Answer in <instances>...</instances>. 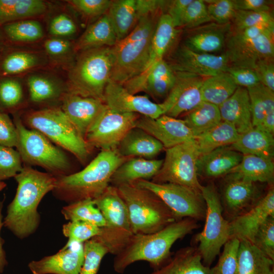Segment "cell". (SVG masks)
<instances>
[{
	"mask_svg": "<svg viewBox=\"0 0 274 274\" xmlns=\"http://www.w3.org/2000/svg\"><path fill=\"white\" fill-rule=\"evenodd\" d=\"M236 10L270 12L271 2L265 0H233Z\"/></svg>",
	"mask_w": 274,
	"mask_h": 274,
	"instance_id": "obj_61",
	"label": "cell"
},
{
	"mask_svg": "<svg viewBox=\"0 0 274 274\" xmlns=\"http://www.w3.org/2000/svg\"><path fill=\"white\" fill-rule=\"evenodd\" d=\"M228 174L255 183L272 184L274 163L271 159L254 155H243L240 163Z\"/></svg>",
	"mask_w": 274,
	"mask_h": 274,
	"instance_id": "obj_33",
	"label": "cell"
},
{
	"mask_svg": "<svg viewBox=\"0 0 274 274\" xmlns=\"http://www.w3.org/2000/svg\"><path fill=\"white\" fill-rule=\"evenodd\" d=\"M6 187V184L3 181H0V192Z\"/></svg>",
	"mask_w": 274,
	"mask_h": 274,
	"instance_id": "obj_64",
	"label": "cell"
},
{
	"mask_svg": "<svg viewBox=\"0 0 274 274\" xmlns=\"http://www.w3.org/2000/svg\"><path fill=\"white\" fill-rule=\"evenodd\" d=\"M247 89L250 98L252 125L257 127L266 114L274 112V91L261 83Z\"/></svg>",
	"mask_w": 274,
	"mask_h": 274,
	"instance_id": "obj_44",
	"label": "cell"
},
{
	"mask_svg": "<svg viewBox=\"0 0 274 274\" xmlns=\"http://www.w3.org/2000/svg\"><path fill=\"white\" fill-rule=\"evenodd\" d=\"M117 39L107 13L91 24L82 33L75 44V51L103 47L114 46Z\"/></svg>",
	"mask_w": 274,
	"mask_h": 274,
	"instance_id": "obj_30",
	"label": "cell"
},
{
	"mask_svg": "<svg viewBox=\"0 0 274 274\" xmlns=\"http://www.w3.org/2000/svg\"><path fill=\"white\" fill-rule=\"evenodd\" d=\"M260 83L274 91L273 59H264L258 61L254 69Z\"/></svg>",
	"mask_w": 274,
	"mask_h": 274,
	"instance_id": "obj_58",
	"label": "cell"
},
{
	"mask_svg": "<svg viewBox=\"0 0 274 274\" xmlns=\"http://www.w3.org/2000/svg\"><path fill=\"white\" fill-rule=\"evenodd\" d=\"M225 47L230 65L254 69L258 61L273 59L274 26L231 29Z\"/></svg>",
	"mask_w": 274,
	"mask_h": 274,
	"instance_id": "obj_9",
	"label": "cell"
},
{
	"mask_svg": "<svg viewBox=\"0 0 274 274\" xmlns=\"http://www.w3.org/2000/svg\"><path fill=\"white\" fill-rule=\"evenodd\" d=\"M104 102L109 109L120 113H136L153 119L164 114L161 103H155L146 96L131 94L123 85L111 80L105 88Z\"/></svg>",
	"mask_w": 274,
	"mask_h": 274,
	"instance_id": "obj_17",
	"label": "cell"
},
{
	"mask_svg": "<svg viewBox=\"0 0 274 274\" xmlns=\"http://www.w3.org/2000/svg\"><path fill=\"white\" fill-rule=\"evenodd\" d=\"M270 216L274 217L273 187L250 210L229 221V239L252 243L257 229Z\"/></svg>",
	"mask_w": 274,
	"mask_h": 274,
	"instance_id": "obj_22",
	"label": "cell"
},
{
	"mask_svg": "<svg viewBox=\"0 0 274 274\" xmlns=\"http://www.w3.org/2000/svg\"><path fill=\"white\" fill-rule=\"evenodd\" d=\"M231 29L230 23L219 24L211 22L190 29L183 45L196 52L213 54L225 47Z\"/></svg>",
	"mask_w": 274,
	"mask_h": 274,
	"instance_id": "obj_24",
	"label": "cell"
},
{
	"mask_svg": "<svg viewBox=\"0 0 274 274\" xmlns=\"http://www.w3.org/2000/svg\"><path fill=\"white\" fill-rule=\"evenodd\" d=\"M107 14L116 33L117 42L134 29L141 18L137 0L112 1Z\"/></svg>",
	"mask_w": 274,
	"mask_h": 274,
	"instance_id": "obj_32",
	"label": "cell"
},
{
	"mask_svg": "<svg viewBox=\"0 0 274 274\" xmlns=\"http://www.w3.org/2000/svg\"><path fill=\"white\" fill-rule=\"evenodd\" d=\"M163 148L162 144L156 139L135 126L126 133L116 150L124 157L152 159Z\"/></svg>",
	"mask_w": 274,
	"mask_h": 274,
	"instance_id": "obj_28",
	"label": "cell"
},
{
	"mask_svg": "<svg viewBox=\"0 0 274 274\" xmlns=\"http://www.w3.org/2000/svg\"><path fill=\"white\" fill-rule=\"evenodd\" d=\"M22 163L17 150L0 145V181L14 178L23 168Z\"/></svg>",
	"mask_w": 274,
	"mask_h": 274,
	"instance_id": "obj_50",
	"label": "cell"
},
{
	"mask_svg": "<svg viewBox=\"0 0 274 274\" xmlns=\"http://www.w3.org/2000/svg\"><path fill=\"white\" fill-rule=\"evenodd\" d=\"M149 274H211L196 247L188 246L177 251L161 267Z\"/></svg>",
	"mask_w": 274,
	"mask_h": 274,
	"instance_id": "obj_29",
	"label": "cell"
},
{
	"mask_svg": "<svg viewBox=\"0 0 274 274\" xmlns=\"http://www.w3.org/2000/svg\"><path fill=\"white\" fill-rule=\"evenodd\" d=\"M156 194L168 207L178 220L190 218L204 220L207 207L201 191L173 183H157L140 180L133 183Z\"/></svg>",
	"mask_w": 274,
	"mask_h": 274,
	"instance_id": "obj_13",
	"label": "cell"
},
{
	"mask_svg": "<svg viewBox=\"0 0 274 274\" xmlns=\"http://www.w3.org/2000/svg\"><path fill=\"white\" fill-rule=\"evenodd\" d=\"M239 133L230 123L221 121L208 131L194 138L199 156L217 148L233 144Z\"/></svg>",
	"mask_w": 274,
	"mask_h": 274,
	"instance_id": "obj_38",
	"label": "cell"
},
{
	"mask_svg": "<svg viewBox=\"0 0 274 274\" xmlns=\"http://www.w3.org/2000/svg\"><path fill=\"white\" fill-rule=\"evenodd\" d=\"M21 118L26 127L39 131L56 146L73 154L81 163H86L92 148L60 108L30 110Z\"/></svg>",
	"mask_w": 274,
	"mask_h": 274,
	"instance_id": "obj_5",
	"label": "cell"
},
{
	"mask_svg": "<svg viewBox=\"0 0 274 274\" xmlns=\"http://www.w3.org/2000/svg\"><path fill=\"white\" fill-rule=\"evenodd\" d=\"M113 65L112 47L81 52L69 72L67 92L104 102L105 90L111 80Z\"/></svg>",
	"mask_w": 274,
	"mask_h": 274,
	"instance_id": "obj_6",
	"label": "cell"
},
{
	"mask_svg": "<svg viewBox=\"0 0 274 274\" xmlns=\"http://www.w3.org/2000/svg\"><path fill=\"white\" fill-rule=\"evenodd\" d=\"M44 45L46 52L50 56L55 58L66 55L71 48L70 42L61 38H49L45 41Z\"/></svg>",
	"mask_w": 274,
	"mask_h": 274,
	"instance_id": "obj_59",
	"label": "cell"
},
{
	"mask_svg": "<svg viewBox=\"0 0 274 274\" xmlns=\"http://www.w3.org/2000/svg\"><path fill=\"white\" fill-rule=\"evenodd\" d=\"M176 77L170 65L162 59L123 86L130 93L144 91L154 99L165 98L174 86Z\"/></svg>",
	"mask_w": 274,
	"mask_h": 274,
	"instance_id": "obj_18",
	"label": "cell"
},
{
	"mask_svg": "<svg viewBox=\"0 0 274 274\" xmlns=\"http://www.w3.org/2000/svg\"><path fill=\"white\" fill-rule=\"evenodd\" d=\"M203 0H192L184 14L182 27L192 29L213 22Z\"/></svg>",
	"mask_w": 274,
	"mask_h": 274,
	"instance_id": "obj_52",
	"label": "cell"
},
{
	"mask_svg": "<svg viewBox=\"0 0 274 274\" xmlns=\"http://www.w3.org/2000/svg\"><path fill=\"white\" fill-rule=\"evenodd\" d=\"M199 154L192 139L166 149L162 165L151 181L173 183L201 191L197 161Z\"/></svg>",
	"mask_w": 274,
	"mask_h": 274,
	"instance_id": "obj_12",
	"label": "cell"
},
{
	"mask_svg": "<svg viewBox=\"0 0 274 274\" xmlns=\"http://www.w3.org/2000/svg\"><path fill=\"white\" fill-rule=\"evenodd\" d=\"M1 32L5 45L22 42H33L44 36L42 26L39 22L23 19L5 24L1 26Z\"/></svg>",
	"mask_w": 274,
	"mask_h": 274,
	"instance_id": "obj_40",
	"label": "cell"
},
{
	"mask_svg": "<svg viewBox=\"0 0 274 274\" xmlns=\"http://www.w3.org/2000/svg\"><path fill=\"white\" fill-rule=\"evenodd\" d=\"M46 3L40 0H0V26L45 13Z\"/></svg>",
	"mask_w": 274,
	"mask_h": 274,
	"instance_id": "obj_37",
	"label": "cell"
},
{
	"mask_svg": "<svg viewBox=\"0 0 274 274\" xmlns=\"http://www.w3.org/2000/svg\"><path fill=\"white\" fill-rule=\"evenodd\" d=\"M218 107L222 120L231 124L239 134L253 127L247 88L238 86L234 92Z\"/></svg>",
	"mask_w": 274,
	"mask_h": 274,
	"instance_id": "obj_25",
	"label": "cell"
},
{
	"mask_svg": "<svg viewBox=\"0 0 274 274\" xmlns=\"http://www.w3.org/2000/svg\"><path fill=\"white\" fill-rule=\"evenodd\" d=\"M237 87L227 72L206 78L201 89L202 100L219 106Z\"/></svg>",
	"mask_w": 274,
	"mask_h": 274,
	"instance_id": "obj_42",
	"label": "cell"
},
{
	"mask_svg": "<svg viewBox=\"0 0 274 274\" xmlns=\"http://www.w3.org/2000/svg\"><path fill=\"white\" fill-rule=\"evenodd\" d=\"M4 200L0 201V274L2 273L5 268L8 264V261L6 257V254L4 249L3 245L4 241L1 236V230L4 226L3 209L4 206Z\"/></svg>",
	"mask_w": 274,
	"mask_h": 274,
	"instance_id": "obj_62",
	"label": "cell"
},
{
	"mask_svg": "<svg viewBox=\"0 0 274 274\" xmlns=\"http://www.w3.org/2000/svg\"><path fill=\"white\" fill-rule=\"evenodd\" d=\"M159 11L143 15L134 29L112 47L111 81L123 85L144 71L149 61Z\"/></svg>",
	"mask_w": 274,
	"mask_h": 274,
	"instance_id": "obj_4",
	"label": "cell"
},
{
	"mask_svg": "<svg viewBox=\"0 0 274 274\" xmlns=\"http://www.w3.org/2000/svg\"><path fill=\"white\" fill-rule=\"evenodd\" d=\"M184 120L195 138L215 127L222 119L218 106L203 101L187 112Z\"/></svg>",
	"mask_w": 274,
	"mask_h": 274,
	"instance_id": "obj_41",
	"label": "cell"
},
{
	"mask_svg": "<svg viewBox=\"0 0 274 274\" xmlns=\"http://www.w3.org/2000/svg\"><path fill=\"white\" fill-rule=\"evenodd\" d=\"M84 261L79 274H97L104 257L109 251L96 236L83 243Z\"/></svg>",
	"mask_w": 274,
	"mask_h": 274,
	"instance_id": "obj_46",
	"label": "cell"
},
{
	"mask_svg": "<svg viewBox=\"0 0 274 274\" xmlns=\"http://www.w3.org/2000/svg\"><path fill=\"white\" fill-rule=\"evenodd\" d=\"M232 20L233 29L235 30L260 25L274 26V19L271 12L236 10Z\"/></svg>",
	"mask_w": 274,
	"mask_h": 274,
	"instance_id": "obj_49",
	"label": "cell"
},
{
	"mask_svg": "<svg viewBox=\"0 0 274 274\" xmlns=\"http://www.w3.org/2000/svg\"><path fill=\"white\" fill-rule=\"evenodd\" d=\"M201 193L207 207L205 224L194 240L198 244L196 248L203 264L210 267L229 239V221L223 216L221 198L215 186L213 184L202 186Z\"/></svg>",
	"mask_w": 274,
	"mask_h": 274,
	"instance_id": "obj_11",
	"label": "cell"
},
{
	"mask_svg": "<svg viewBox=\"0 0 274 274\" xmlns=\"http://www.w3.org/2000/svg\"><path fill=\"white\" fill-rule=\"evenodd\" d=\"M197 222L185 218L152 233L133 234L125 247L115 255L113 261L115 271L123 273L128 266L139 261L148 262L153 270L161 267L172 256V246L198 228Z\"/></svg>",
	"mask_w": 274,
	"mask_h": 274,
	"instance_id": "obj_2",
	"label": "cell"
},
{
	"mask_svg": "<svg viewBox=\"0 0 274 274\" xmlns=\"http://www.w3.org/2000/svg\"><path fill=\"white\" fill-rule=\"evenodd\" d=\"M83 243H74L54 255L29 263L32 274H79L84 261Z\"/></svg>",
	"mask_w": 274,
	"mask_h": 274,
	"instance_id": "obj_23",
	"label": "cell"
},
{
	"mask_svg": "<svg viewBox=\"0 0 274 274\" xmlns=\"http://www.w3.org/2000/svg\"><path fill=\"white\" fill-rule=\"evenodd\" d=\"M192 0H175L167 2V13L176 28L182 27L183 19L188 6Z\"/></svg>",
	"mask_w": 274,
	"mask_h": 274,
	"instance_id": "obj_60",
	"label": "cell"
},
{
	"mask_svg": "<svg viewBox=\"0 0 274 274\" xmlns=\"http://www.w3.org/2000/svg\"><path fill=\"white\" fill-rule=\"evenodd\" d=\"M176 80L167 97L161 102L164 114L177 118L203 101L201 89L206 78L182 72H174Z\"/></svg>",
	"mask_w": 274,
	"mask_h": 274,
	"instance_id": "obj_15",
	"label": "cell"
},
{
	"mask_svg": "<svg viewBox=\"0 0 274 274\" xmlns=\"http://www.w3.org/2000/svg\"><path fill=\"white\" fill-rule=\"evenodd\" d=\"M61 213L69 221L87 222L99 227L106 225L104 216L92 199H84L68 204L62 208Z\"/></svg>",
	"mask_w": 274,
	"mask_h": 274,
	"instance_id": "obj_45",
	"label": "cell"
},
{
	"mask_svg": "<svg viewBox=\"0 0 274 274\" xmlns=\"http://www.w3.org/2000/svg\"><path fill=\"white\" fill-rule=\"evenodd\" d=\"M93 201L106 222L96 236L107 247L109 253L116 255L133 235L126 204L117 188L111 185Z\"/></svg>",
	"mask_w": 274,
	"mask_h": 274,
	"instance_id": "obj_10",
	"label": "cell"
},
{
	"mask_svg": "<svg viewBox=\"0 0 274 274\" xmlns=\"http://www.w3.org/2000/svg\"><path fill=\"white\" fill-rule=\"evenodd\" d=\"M135 126L159 141L168 149L194 139V135L184 120L166 115L157 118L140 116Z\"/></svg>",
	"mask_w": 274,
	"mask_h": 274,
	"instance_id": "obj_21",
	"label": "cell"
},
{
	"mask_svg": "<svg viewBox=\"0 0 274 274\" xmlns=\"http://www.w3.org/2000/svg\"><path fill=\"white\" fill-rule=\"evenodd\" d=\"M24 99L23 87L18 77L0 76V112L18 113Z\"/></svg>",
	"mask_w": 274,
	"mask_h": 274,
	"instance_id": "obj_43",
	"label": "cell"
},
{
	"mask_svg": "<svg viewBox=\"0 0 274 274\" xmlns=\"http://www.w3.org/2000/svg\"><path fill=\"white\" fill-rule=\"evenodd\" d=\"M163 161V159L129 158L115 170L110 185L118 187L140 180L152 179L161 168Z\"/></svg>",
	"mask_w": 274,
	"mask_h": 274,
	"instance_id": "obj_27",
	"label": "cell"
},
{
	"mask_svg": "<svg viewBox=\"0 0 274 274\" xmlns=\"http://www.w3.org/2000/svg\"><path fill=\"white\" fill-rule=\"evenodd\" d=\"M239 243L236 238L228 240L217 264L210 267L211 274H237Z\"/></svg>",
	"mask_w": 274,
	"mask_h": 274,
	"instance_id": "obj_47",
	"label": "cell"
},
{
	"mask_svg": "<svg viewBox=\"0 0 274 274\" xmlns=\"http://www.w3.org/2000/svg\"><path fill=\"white\" fill-rule=\"evenodd\" d=\"M61 101V109L84 139L107 107L100 100L67 91Z\"/></svg>",
	"mask_w": 274,
	"mask_h": 274,
	"instance_id": "obj_20",
	"label": "cell"
},
{
	"mask_svg": "<svg viewBox=\"0 0 274 274\" xmlns=\"http://www.w3.org/2000/svg\"><path fill=\"white\" fill-rule=\"evenodd\" d=\"M174 72H187L204 78L225 72L230 66L225 53H201L192 51L183 44L179 47L168 62Z\"/></svg>",
	"mask_w": 274,
	"mask_h": 274,
	"instance_id": "obj_16",
	"label": "cell"
},
{
	"mask_svg": "<svg viewBox=\"0 0 274 274\" xmlns=\"http://www.w3.org/2000/svg\"><path fill=\"white\" fill-rule=\"evenodd\" d=\"M42 63V58L37 53L16 50L5 45L0 55V76L17 77Z\"/></svg>",
	"mask_w": 274,
	"mask_h": 274,
	"instance_id": "obj_34",
	"label": "cell"
},
{
	"mask_svg": "<svg viewBox=\"0 0 274 274\" xmlns=\"http://www.w3.org/2000/svg\"><path fill=\"white\" fill-rule=\"evenodd\" d=\"M226 72L237 86L248 88L260 83L255 71L253 68L230 65Z\"/></svg>",
	"mask_w": 274,
	"mask_h": 274,
	"instance_id": "obj_56",
	"label": "cell"
},
{
	"mask_svg": "<svg viewBox=\"0 0 274 274\" xmlns=\"http://www.w3.org/2000/svg\"><path fill=\"white\" fill-rule=\"evenodd\" d=\"M231 147L243 155H254L273 160V134L253 127L247 131L239 134Z\"/></svg>",
	"mask_w": 274,
	"mask_h": 274,
	"instance_id": "obj_31",
	"label": "cell"
},
{
	"mask_svg": "<svg viewBox=\"0 0 274 274\" xmlns=\"http://www.w3.org/2000/svg\"><path fill=\"white\" fill-rule=\"evenodd\" d=\"M178 30L167 13L159 16L152 39L149 61L144 71L163 59L176 39Z\"/></svg>",
	"mask_w": 274,
	"mask_h": 274,
	"instance_id": "obj_36",
	"label": "cell"
},
{
	"mask_svg": "<svg viewBox=\"0 0 274 274\" xmlns=\"http://www.w3.org/2000/svg\"><path fill=\"white\" fill-rule=\"evenodd\" d=\"M207 10L213 21L219 24L230 23L235 14L233 0H207Z\"/></svg>",
	"mask_w": 274,
	"mask_h": 274,
	"instance_id": "obj_53",
	"label": "cell"
},
{
	"mask_svg": "<svg viewBox=\"0 0 274 274\" xmlns=\"http://www.w3.org/2000/svg\"><path fill=\"white\" fill-rule=\"evenodd\" d=\"M31 102L43 104L60 100L66 90L56 80L42 74H32L27 79Z\"/></svg>",
	"mask_w": 274,
	"mask_h": 274,
	"instance_id": "obj_39",
	"label": "cell"
},
{
	"mask_svg": "<svg viewBox=\"0 0 274 274\" xmlns=\"http://www.w3.org/2000/svg\"><path fill=\"white\" fill-rule=\"evenodd\" d=\"M13 116L17 132L15 148L23 163L40 166L56 178L71 174V163L63 150L39 131L26 127L18 113Z\"/></svg>",
	"mask_w": 274,
	"mask_h": 274,
	"instance_id": "obj_8",
	"label": "cell"
},
{
	"mask_svg": "<svg viewBox=\"0 0 274 274\" xmlns=\"http://www.w3.org/2000/svg\"><path fill=\"white\" fill-rule=\"evenodd\" d=\"M221 204L228 221L252 208L260 199L255 182L228 174Z\"/></svg>",
	"mask_w": 274,
	"mask_h": 274,
	"instance_id": "obj_19",
	"label": "cell"
},
{
	"mask_svg": "<svg viewBox=\"0 0 274 274\" xmlns=\"http://www.w3.org/2000/svg\"><path fill=\"white\" fill-rule=\"evenodd\" d=\"M252 244L274 260V217H269L258 228Z\"/></svg>",
	"mask_w": 274,
	"mask_h": 274,
	"instance_id": "obj_51",
	"label": "cell"
},
{
	"mask_svg": "<svg viewBox=\"0 0 274 274\" xmlns=\"http://www.w3.org/2000/svg\"><path fill=\"white\" fill-rule=\"evenodd\" d=\"M4 46H5V44L4 43V41L3 40L2 37L1 35V26H0V55L2 53V52L4 49Z\"/></svg>",
	"mask_w": 274,
	"mask_h": 274,
	"instance_id": "obj_63",
	"label": "cell"
},
{
	"mask_svg": "<svg viewBox=\"0 0 274 274\" xmlns=\"http://www.w3.org/2000/svg\"><path fill=\"white\" fill-rule=\"evenodd\" d=\"M67 2L84 16L94 17L107 13L112 1L72 0Z\"/></svg>",
	"mask_w": 274,
	"mask_h": 274,
	"instance_id": "obj_54",
	"label": "cell"
},
{
	"mask_svg": "<svg viewBox=\"0 0 274 274\" xmlns=\"http://www.w3.org/2000/svg\"><path fill=\"white\" fill-rule=\"evenodd\" d=\"M17 132L16 126L9 114L0 112V145L16 147Z\"/></svg>",
	"mask_w": 274,
	"mask_h": 274,
	"instance_id": "obj_57",
	"label": "cell"
},
{
	"mask_svg": "<svg viewBox=\"0 0 274 274\" xmlns=\"http://www.w3.org/2000/svg\"><path fill=\"white\" fill-rule=\"evenodd\" d=\"M117 188L127 207L133 234L152 233L178 221L168 207L151 191L133 183Z\"/></svg>",
	"mask_w": 274,
	"mask_h": 274,
	"instance_id": "obj_7",
	"label": "cell"
},
{
	"mask_svg": "<svg viewBox=\"0 0 274 274\" xmlns=\"http://www.w3.org/2000/svg\"><path fill=\"white\" fill-rule=\"evenodd\" d=\"M128 158L121 156L116 149L101 150L82 170L57 177L53 194L68 204L94 200L110 185L115 170Z\"/></svg>",
	"mask_w": 274,
	"mask_h": 274,
	"instance_id": "obj_3",
	"label": "cell"
},
{
	"mask_svg": "<svg viewBox=\"0 0 274 274\" xmlns=\"http://www.w3.org/2000/svg\"><path fill=\"white\" fill-rule=\"evenodd\" d=\"M14 179L17 183L16 192L8 206L3 224L16 237L24 239L39 227L38 206L44 196L54 188L56 178L26 165Z\"/></svg>",
	"mask_w": 274,
	"mask_h": 274,
	"instance_id": "obj_1",
	"label": "cell"
},
{
	"mask_svg": "<svg viewBox=\"0 0 274 274\" xmlns=\"http://www.w3.org/2000/svg\"><path fill=\"white\" fill-rule=\"evenodd\" d=\"M136 113H120L108 107L85 136L92 148L116 150L126 133L135 127L140 117Z\"/></svg>",
	"mask_w": 274,
	"mask_h": 274,
	"instance_id": "obj_14",
	"label": "cell"
},
{
	"mask_svg": "<svg viewBox=\"0 0 274 274\" xmlns=\"http://www.w3.org/2000/svg\"><path fill=\"white\" fill-rule=\"evenodd\" d=\"M273 261L252 243L240 241L237 274H274Z\"/></svg>",
	"mask_w": 274,
	"mask_h": 274,
	"instance_id": "obj_35",
	"label": "cell"
},
{
	"mask_svg": "<svg viewBox=\"0 0 274 274\" xmlns=\"http://www.w3.org/2000/svg\"><path fill=\"white\" fill-rule=\"evenodd\" d=\"M50 33L54 37H67L77 31V26L68 15L61 13L55 16L50 21L49 26Z\"/></svg>",
	"mask_w": 274,
	"mask_h": 274,
	"instance_id": "obj_55",
	"label": "cell"
},
{
	"mask_svg": "<svg viewBox=\"0 0 274 274\" xmlns=\"http://www.w3.org/2000/svg\"><path fill=\"white\" fill-rule=\"evenodd\" d=\"M243 154L231 147L217 148L199 156L197 161L198 176L215 178L227 175L240 163Z\"/></svg>",
	"mask_w": 274,
	"mask_h": 274,
	"instance_id": "obj_26",
	"label": "cell"
},
{
	"mask_svg": "<svg viewBox=\"0 0 274 274\" xmlns=\"http://www.w3.org/2000/svg\"><path fill=\"white\" fill-rule=\"evenodd\" d=\"M100 232V227L87 222L69 221L62 226V233L68 238L65 246L74 243H84Z\"/></svg>",
	"mask_w": 274,
	"mask_h": 274,
	"instance_id": "obj_48",
	"label": "cell"
}]
</instances>
